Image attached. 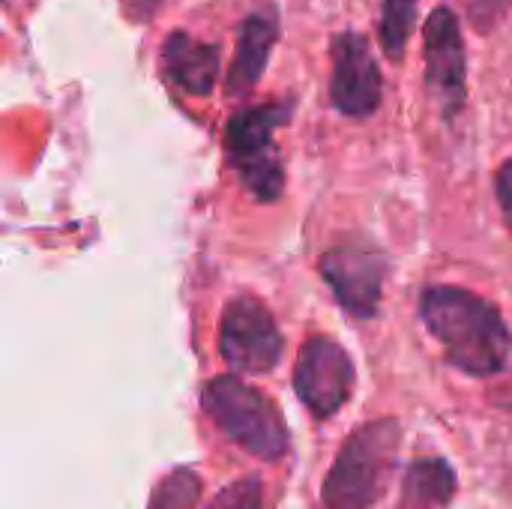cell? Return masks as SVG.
Returning <instances> with one entry per match:
<instances>
[{"label": "cell", "instance_id": "7a4b0ae2", "mask_svg": "<svg viewBox=\"0 0 512 509\" xmlns=\"http://www.w3.org/2000/svg\"><path fill=\"white\" fill-rule=\"evenodd\" d=\"M402 444L399 420H369L354 429L333 459L324 486L321 504L324 509H372L396 471Z\"/></svg>", "mask_w": 512, "mask_h": 509}, {"label": "cell", "instance_id": "277c9868", "mask_svg": "<svg viewBox=\"0 0 512 509\" xmlns=\"http://www.w3.org/2000/svg\"><path fill=\"white\" fill-rule=\"evenodd\" d=\"M294 105L291 102H270V105H249L240 108L225 129L228 159L237 168L240 183L258 201H276L285 189L282 159L273 141V132L288 123Z\"/></svg>", "mask_w": 512, "mask_h": 509}, {"label": "cell", "instance_id": "9a60e30c", "mask_svg": "<svg viewBox=\"0 0 512 509\" xmlns=\"http://www.w3.org/2000/svg\"><path fill=\"white\" fill-rule=\"evenodd\" d=\"M207 509H264V486L258 477H243L225 486Z\"/></svg>", "mask_w": 512, "mask_h": 509}, {"label": "cell", "instance_id": "4fadbf2b", "mask_svg": "<svg viewBox=\"0 0 512 509\" xmlns=\"http://www.w3.org/2000/svg\"><path fill=\"white\" fill-rule=\"evenodd\" d=\"M417 9H420V0H381L378 39L390 60H402L405 45L417 24Z\"/></svg>", "mask_w": 512, "mask_h": 509}, {"label": "cell", "instance_id": "30bf717a", "mask_svg": "<svg viewBox=\"0 0 512 509\" xmlns=\"http://www.w3.org/2000/svg\"><path fill=\"white\" fill-rule=\"evenodd\" d=\"M159 63H162L165 81H171L177 90L189 96H210L216 87V75H219V45L201 42L183 30H174L162 42Z\"/></svg>", "mask_w": 512, "mask_h": 509}, {"label": "cell", "instance_id": "5bb4252c", "mask_svg": "<svg viewBox=\"0 0 512 509\" xmlns=\"http://www.w3.org/2000/svg\"><path fill=\"white\" fill-rule=\"evenodd\" d=\"M198 501H201L198 471L195 468H177L153 486L147 509H195Z\"/></svg>", "mask_w": 512, "mask_h": 509}, {"label": "cell", "instance_id": "ba28073f", "mask_svg": "<svg viewBox=\"0 0 512 509\" xmlns=\"http://www.w3.org/2000/svg\"><path fill=\"white\" fill-rule=\"evenodd\" d=\"M330 102L345 117H369L381 105V69L363 33L345 30L330 42Z\"/></svg>", "mask_w": 512, "mask_h": 509}, {"label": "cell", "instance_id": "3957f363", "mask_svg": "<svg viewBox=\"0 0 512 509\" xmlns=\"http://www.w3.org/2000/svg\"><path fill=\"white\" fill-rule=\"evenodd\" d=\"M201 408L210 423L240 450L261 462L285 459L291 432L279 405L237 375H219L201 390Z\"/></svg>", "mask_w": 512, "mask_h": 509}, {"label": "cell", "instance_id": "2e32d148", "mask_svg": "<svg viewBox=\"0 0 512 509\" xmlns=\"http://www.w3.org/2000/svg\"><path fill=\"white\" fill-rule=\"evenodd\" d=\"M512 0H471L468 3V12H471V21L477 24V30H492L495 21L510 9Z\"/></svg>", "mask_w": 512, "mask_h": 509}, {"label": "cell", "instance_id": "9c48e42d", "mask_svg": "<svg viewBox=\"0 0 512 509\" xmlns=\"http://www.w3.org/2000/svg\"><path fill=\"white\" fill-rule=\"evenodd\" d=\"M318 273L336 303L354 318H375L387 276V258L363 246H339L321 255Z\"/></svg>", "mask_w": 512, "mask_h": 509}, {"label": "cell", "instance_id": "6da1fadb", "mask_svg": "<svg viewBox=\"0 0 512 509\" xmlns=\"http://www.w3.org/2000/svg\"><path fill=\"white\" fill-rule=\"evenodd\" d=\"M420 318L459 372L492 378L507 369L512 333L486 297L456 285H432L420 297Z\"/></svg>", "mask_w": 512, "mask_h": 509}, {"label": "cell", "instance_id": "8fae6325", "mask_svg": "<svg viewBox=\"0 0 512 509\" xmlns=\"http://www.w3.org/2000/svg\"><path fill=\"white\" fill-rule=\"evenodd\" d=\"M276 39H279V18L270 9L252 12L243 21L240 39H237V54H234V63L225 78V93L231 99H243L255 90V84L261 81V75L270 63V51H273Z\"/></svg>", "mask_w": 512, "mask_h": 509}, {"label": "cell", "instance_id": "8992f818", "mask_svg": "<svg viewBox=\"0 0 512 509\" xmlns=\"http://www.w3.org/2000/svg\"><path fill=\"white\" fill-rule=\"evenodd\" d=\"M357 384V369L348 351L330 336H312L303 342L294 363V393L315 420L339 414Z\"/></svg>", "mask_w": 512, "mask_h": 509}, {"label": "cell", "instance_id": "5b68a950", "mask_svg": "<svg viewBox=\"0 0 512 509\" xmlns=\"http://www.w3.org/2000/svg\"><path fill=\"white\" fill-rule=\"evenodd\" d=\"M282 333L270 309L249 294L234 297L219 324V354L243 375H267L282 363Z\"/></svg>", "mask_w": 512, "mask_h": 509}, {"label": "cell", "instance_id": "e0dca14e", "mask_svg": "<svg viewBox=\"0 0 512 509\" xmlns=\"http://www.w3.org/2000/svg\"><path fill=\"white\" fill-rule=\"evenodd\" d=\"M495 192H498V204H501V213L507 219V225L512 228V159H507L498 174H495Z\"/></svg>", "mask_w": 512, "mask_h": 509}, {"label": "cell", "instance_id": "52a82bcc", "mask_svg": "<svg viewBox=\"0 0 512 509\" xmlns=\"http://www.w3.org/2000/svg\"><path fill=\"white\" fill-rule=\"evenodd\" d=\"M426 84L432 99L438 102L444 117H453L462 111L468 96V57H465V39L459 18L450 6H438L426 27Z\"/></svg>", "mask_w": 512, "mask_h": 509}, {"label": "cell", "instance_id": "7c38bea8", "mask_svg": "<svg viewBox=\"0 0 512 509\" xmlns=\"http://www.w3.org/2000/svg\"><path fill=\"white\" fill-rule=\"evenodd\" d=\"M459 489V477L447 459L429 456L408 465L399 509H447Z\"/></svg>", "mask_w": 512, "mask_h": 509}]
</instances>
